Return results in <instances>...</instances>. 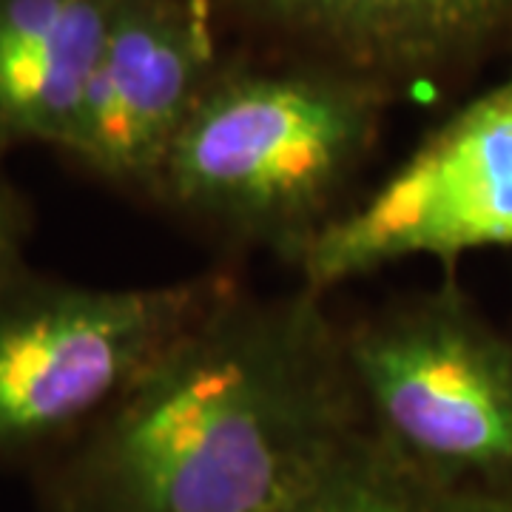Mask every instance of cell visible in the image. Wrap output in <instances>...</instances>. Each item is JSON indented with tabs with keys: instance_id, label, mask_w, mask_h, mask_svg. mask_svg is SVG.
<instances>
[{
	"instance_id": "1",
	"label": "cell",
	"mask_w": 512,
	"mask_h": 512,
	"mask_svg": "<svg viewBox=\"0 0 512 512\" xmlns=\"http://www.w3.org/2000/svg\"><path fill=\"white\" fill-rule=\"evenodd\" d=\"M365 427L345 325L299 285H231L106 416L37 467L43 512H282Z\"/></svg>"
},
{
	"instance_id": "2",
	"label": "cell",
	"mask_w": 512,
	"mask_h": 512,
	"mask_svg": "<svg viewBox=\"0 0 512 512\" xmlns=\"http://www.w3.org/2000/svg\"><path fill=\"white\" fill-rule=\"evenodd\" d=\"M379 94L359 74H217L148 197L296 268L348 208L376 143Z\"/></svg>"
},
{
	"instance_id": "3",
	"label": "cell",
	"mask_w": 512,
	"mask_h": 512,
	"mask_svg": "<svg viewBox=\"0 0 512 512\" xmlns=\"http://www.w3.org/2000/svg\"><path fill=\"white\" fill-rule=\"evenodd\" d=\"M237 279L89 288L20 271L0 288V461L57 456Z\"/></svg>"
},
{
	"instance_id": "4",
	"label": "cell",
	"mask_w": 512,
	"mask_h": 512,
	"mask_svg": "<svg viewBox=\"0 0 512 512\" xmlns=\"http://www.w3.org/2000/svg\"><path fill=\"white\" fill-rule=\"evenodd\" d=\"M365 427L427 476L512 493V339L456 282L345 325Z\"/></svg>"
},
{
	"instance_id": "5",
	"label": "cell",
	"mask_w": 512,
	"mask_h": 512,
	"mask_svg": "<svg viewBox=\"0 0 512 512\" xmlns=\"http://www.w3.org/2000/svg\"><path fill=\"white\" fill-rule=\"evenodd\" d=\"M512 248V74L427 137L316 237L296 271L316 293L413 256Z\"/></svg>"
},
{
	"instance_id": "6",
	"label": "cell",
	"mask_w": 512,
	"mask_h": 512,
	"mask_svg": "<svg viewBox=\"0 0 512 512\" xmlns=\"http://www.w3.org/2000/svg\"><path fill=\"white\" fill-rule=\"evenodd\" d=\"M214 80L200 0H117L63 154L109 185L148 194Z\"/></svg>"
},
{
	"instance_id": "7",
	"label": "cell",
	"mask_w": 512,
	"mask_h": 512,
	"mask_svg": "<svg viewBox=\"0 0 512 512\" xmlns=\"http://www.w3.org/2000/svg\"><path fill=\"white\" fill-rule=\"evenodd\" d=\"M117 0H0V143L63 151Z\"/></svg>"
},
{
	"instance_id": "8",
	"label": "cell",
	"mask_w": 512,
	"mask_h": 512,
	"mask_svg": "<svg viewBox=\"0 0 512 512\" xmlns=\"http://www.w3.org/2000/svg\"><path fill=\"white\" fill-rule=\"evenodd\" d=\"M512 23V0H339L330 52L367 72H419Z\"/></svg>"
},
{
	"instance_id": "9",
	"label": "cell",
	"mask_w": 512,
	"mask_h": 512,
	"mask_svg": "<svg viewBox=\"0 0 512 512\" xmlns=\"http://www.w3.org/2000/svg\"><path fill=\"white\" fill-rule=\"evenodd\" d=\"M282 512H512V493L444 484L359 427Z\"/></svg>"
},
{
	"instance_id": "10",
	"label": "cell",
	"mask_w": 512,
	"mask_h": 512,
	"mask_svg": "<svg viewBox=\"0 0 512 512\" xmlns=\"http://www.w3.org/2000/svg\"><path fill=\"white\" fill-rule=\"evenodd\" d=\"M239 3H245L251 12L274 20L279 26H288L293 32L313 37L316 43H325L330 49L336 18H339V0H239Z\"/></svg>"
},
{
	"instance_id": "11",
	"label": "cell",
	"mask_w": 512,
	"mask_h": 512,
	"mask_svg": "<svg viewBox=\"0 0 512 512\" xmlns=\"http://www.w3.org/2000/svg\"><path fill=\"white\" fill-rule=\"evenodd\" d=\"M26 237H29V211L20 200L18 188L0 174V288L29 268L23 259Z\"/></svg>"
}]
</instances>
